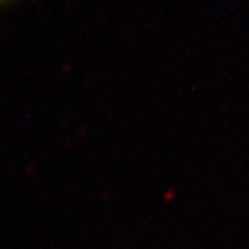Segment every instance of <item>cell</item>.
<instances>
[{
    "label": "cell",
    "mask_w": 249,
    "mask_h": 249,
    "mask_svg": "<svg viewBox=\"0 0 249 249\" xmlns=\"http://www.w3.org/2000/svg\"><path fill=\"white\" fill-rule=\"evenodd\" d=\"M4 2H9V0H0V4H4Z\"/></svg>",
    "instance_id": "6da1fadb"
}]
</instances>
